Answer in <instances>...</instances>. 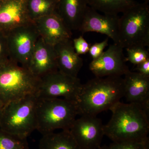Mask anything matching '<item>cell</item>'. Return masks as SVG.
Instances as JSON below:
<instances>
[{"instance_id": "2", "label": "cell", "mask_w": 149, "mask_h": 149, "mask_svg": "<svg viewBox=\"0 0 149 149\" xmlns=\"http://www.w3.org/2000/svg\"><path fill=\"white\" fill-rule=\"evenodd\" d=\"M124 96L121 76L95 77L83 85L77 102L79 114L97 116L110 109Z\"/></svg>"}, {"instance_id": "16", "label": "cell", "mask_w": 149, "mask_h": 149, "mask_svg": "<svg viewBox=\"0 0 149 149\" xmlns=\"http://www.w3.org/2000/svg\"><path fill=\"white\" fill-rule=\"evenodd\" d=\"M88 6L87 0H58L56 12L72 32L79 30Z\"/></svg>"}, {"instance_id": "22", "label": "cell", "mask_w": 149, "mask_h": 149, "mask_svg": "<svg viewBox=\"0 0 149 149\" xmlns=\"http://www.w3.org/2000/svg\"><path fill=\"white\" fill-rule=\"evenodd\" d=\"M127 56L125 57L126 62L138 65L149 58L148 52L144 47H134L126 48Z\"/></svg>"}, {"instance_id": "18", "label": "cell", "mask_w": 149, "mask_h": 149, "mask_svg": "<svg viewBox=\"0 0 149 149\" xmlns=\"http://www.w3.org/2000/svg\"><path fill=\"white\" fill-rule=\"evenodd\" d=\"M39 149H80L69 130L43 135Z\"/></svg>"}, {"instance_id": "24", "label": "cell", "mask_w": 149, "mask_h": 149, "mask_svg": "<svg viewBox=\"0 0 149 149\" xmlns=\"http://www.w3.org/2000/svg\"><path fill=\"white\" fill-rule=\"evenodd\" d=\"M108 42L109 38H107L102 42L95 43L90 46L88 53L93 60L98 58L101 56L104 49L108 45Z\"/></svg>"}, {"instance_id": "12", "label": "cell", "mask_w": 149, "mask_h": 149, "mask_svg": "<svg viewBox=\"0 0 149 149\" xmlns=\"http://www.w3.org/2000/svg\"><path fill=\"white\" fill-rule=\"evenodd\" d=\"M34 23L40 37L51 45L72 39V31L56 12L38 19Z\"/></svg>"}, {"instance_id": "9", "label": "cell", "mask_w": 149, "mask_h": 149, "mask_svg": "<svg viewBox=\"0 0 149 149\" xmlns=\"http://www.w3.org/2000/svg\"><path fill=\"white\" fill-rule=\"evenodd\" d=\"M69 130L80 149H97L104 136L102 120L93 116L81 115Z\"/></svg>"}, {"instance_id": "21", "label": "cell", "mask_w": 149, "mask_h": 149, "mask_svg": "<svg viewBox=\"0 0 149 149\" xmlns=\"http://www.w3.org/2000/svg\"><path fill=\"white\" fill-rule=\"evenodd\" d=\"M0 149H29L27 138L10 134L0 128Z\"/></svg>"}, {"instance_id": "11", "label": "cell", "mask_w": 149, "mask_h": 149, "mask_svg": "<svg viewBox=\"0 0 149 149\" xmlns=\"http://www.w3.org/2000/svg\"><path fill=\"white\" fill-rule=\"evenodd\" d=\"M119 18L118 15L101 14L88 6L78 31L83 34L91 32L103 34L119 44Z\"/></svg>"}, {"instance_id": "13", "label": "cell", "mask_w": 149, "mask_h": 149, "mask_svg": "<svg viewBox=\"0 0 149 149\" xmlns=\"http://www.w3.org/2000/svg\"><path fill=\"white\" fill-rule=\"evenodd\" d=\"M28 68L39 78L58 70L54 46L40 37L32 52Z\"/></svg>"}, {"instance_id": "5", "label": "cell", "mask_w": 149, "mask_h": 149, "mask_svg": "<svg viewBox=\"0 0 149 149\" xmlns=\"http://www.w3.org/2000/svg\"><path fill=\"white\" fill-rule=\"evenodd\" d=\"M38 101L37 94H32L6 104L0 128L10 134L27 139L37 130Z\"/></svg>"}, {"instance_id": "7", "label": "cell", "mask_w": 149, "mask_h": 149, "mask_svg": "<svg viewBox=\"0 0 149 149\" xmlns=\"http://www.w3.org/2000/svg\"><path fill=\"white\" fill-rule=\"evenodd\" d=\"M83 84L78 77L58 70L40 78L37 93L39 98H62L77 102Z\"/></svg>"}, {"instance_id": "4", "label": "cell", "mask_w": 149, "mask_h": 149, "mask_svg": "<svg viewBox=\"0 0 149 149\" xmlns=\"http://www.w3.org/2000/svg\"><path fill=\"white\" fill-rule=\"evenodd\" d=\"M78 114L76 102L60 98H38L37 130L42 135L57 129L70 130Z\"/></svg>"}, {"instance_id": "30", "label": "cell", "mask_w": 149, "mask_h": 149, "mask_svg": "<svg viewBox=\"0 0 149 149\" xmlns=\"http://www.w3.org/2000/svg\"><path fill=\"white\" fill-rule=\"evenodd\" d=\"M145 1V3H148L149 2V0H144Z\"/></svg>"}, {"instance_id": "6", "label": "cell", "mask_w": 149, "mask_h": 149, "mask_svg": "<svg viewBox=\"0 0 149 149\" xmlns=\"http://www.w3.org/2000/svg\"><path fill=\"white\" fill-rule=\"evenodd\" d=\"M119 18V45L124 48L149 46V7L138 3Z\"/></svg>"}, {"instance_id": "19", "label": "cell", "mask_w": 149, "mask_h": 149, "mask_svg": "<svg viewBox=\"0 0 149 149\" xmlns=\"http://www.w3.org/2000/svg\"><path fill=\"white\" fill-rule=\"evenodd\" d=\"M89 7L104 14L118 15L138 3L134 0H87Z\"/></svg>"}, {"instance_id": "17", "label": "cell", "mask_w": 149, "mask_h": 149, "mask_svg": "<svg viewBox=\"0 0 149 149\" xmlns=\"http://www.w3.org/2000/svg\"><path fill=\"white\" fill-rule=\"evenodd\" d=\"M123 78L124 96L129 103H141L149 98V77L129 70Z\"/></svg>"}, {"instance_id": "25", "label": "cell", "mask_w": 149, "mask_h": 149, "mask_svg": "<svg viewBox=\"0 0 149 149\" xmlns=\"http://www.w3.org/2000/svg\"><path fill=\"white\" fill-rule=\"evenodd\" d=\"M72 43L74 50L78 55L85 54L88 53L90 45L83 36H80L73 39Z\"/></svg>"}, {"instance_id": "28", "label": "cell", "mask_w": 149, "mask_h": 149, "mask_svg": "<svg viewBox=\"0 0 149 149\" xmlns=\"http://www.w3.org/2000/svg\"><path fill=\"white\" fill-rule=\"evenodd\" d=\"M4 104L3 103V102L0 99V122L2 116Z\"/></svg>"}, {"instance_id": "26", "label": "cell", "mask_w": 149, "mask_h": 149, "mask_svg": "<svg viewBox=\"0 0 149 149\" xmlns=\"http://www.w3.org/2000/svg\"><path fill=\"white\" fill-rule=\"evenodd\" d=\"M9 59L10 54L6 35L0 30V63Z\"/></svg>"}, {"instance_id": "23", "label": "cell", "mask_w": 149, "mask_h": 149, "mask_svg": "<svg viewBox=\"0 0 149 149\" xmlns=\"http://www.w3.org/2000/svg\"><path fill=\"white\" fill-rule=\"evenodd\" d=\"M108 147L109 149H149V140L143 142H113Z\"/></svg>"}, {"instance_id": "10", "label": "cell", "mask_w": 149, "mask_h": 149, "mask_svg": "<svg viewBox=\"0 0 149 149\" xmlns=\"http://www.w3.org/2000/svg\"><path fill=\"white\" fill-rule=\"evenodd\" d=\"M123 48L119 44L109 46L98 58L92 60L89 69L95 77L121 76L129 71L126 64Z\"/></svg>"}, {"instance_id": "8", "label": "cell", "mask_w": 149, "mask_h": 149, "mask_svg": "<svg viewBox=\"0 0 149 149\" xmlns=\"http://www.w3.org/2000/svg\"><path fill=\"white\" fill-rule=\"evenodd\" d=\"M5 34L10 59L28 68L32 52L40 37L34 22L16 27Z\"/></svg>"}, {"instance_id": "27", "label": "cell", "mask_w": 149, "mask_h": 149, "mask_svg": "<svg viewBox=\"0 0 149 149\" xmlns=\"http://www.w3.org/2000/svg\"><path fill=\"white\" fill-rule=\"evenodd\" d=\"M136 70L138 71L137 72L149 77V58L137 65Z\"/></svg>"}, {"instance_id": "15", "label": "cell", "mask_w": 149, "mask_h": 149, "mask_svg": "<svg viewBox=\"0 0 149 149\" xmlns=\"http://www.w3.org/2000/svg\"><path fill=\"white\" fill-rule=\"evenodd\" d=\"M58 71L72 77H77L83 65V59L76 53L72 39L54 46Z\"/></svg>"}, {"instance_id": "1", "label": "cell", "mask_w": 149, "mask_h": 149, "mask_svg": "<svg viewBox=\"0 0 149 149\" xmlns=\"http://www.w3.org/2000/svg\"><path fill=\"white\" fill-rule=\"evenodd\" d=\"M109 110L111 117L104 125V133L113 142L149 140V116L141 104L119 102Z\"/></svg>"}, {"instance_id": "29", "label": "cell", "mask_w": 149, "mask_h": 149, "mask_svg": "<svg viewBox=\"0 0 149 149\" xmlns=\"http://www.w3.org/2000/svg\"><path fill=\"white\" fill-rule=\"evenodd\" d=\"M97 149H109V148L108 146L105 145V146H100Z\"/></svg>"}, {"instance_id": "14", "label": "cell", "mask_w": 149, "mask_h": 149, "mask_svg": "<svg viewBox=\"0 0 149 149\" xmlns=\"http://www.w3.org/2000/svg\"><path fill=\"white\" fill-rule=\"evenodd\" d=\"M31 22L27 14L26 0H5L0 3V30L5 34Z\"/></svg>"}, {"instance_id": "3", "label": "cell", "mask_w": 149, "mask_h": 149, "mask_svg": "<svg viewBox=\"0 0 149 149\" xmlns=\"http://www.w3.org/2000/svg\"><path fill=\"white\" fill-rule=\"evenodd\" d=\"M40 78L10 59L0 63V99L4 104L37 94Z\"/></svg>"}, {"instance_id": "20", "label": "cell", "mask_w": 149, "mask_h": 149, "mask_svg": "<svg viewBox=\"0 0 149 149\" xmlns=\"http://www.w3.org/2000/svg\"><path fill=\"white\" fill-rule=\"evenodd\" d=\"M58 0H26V7L29 19L32 22L56 12Z\"/></svg>"}]
</instances>
